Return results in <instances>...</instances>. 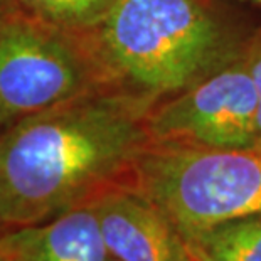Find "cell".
<instances>
[{
	"instance_id": "obj_1",
	"label": "cell",
	"mask_w": 261,
	"mask_h": 261,
	"mask_svg": "<svg viewBox=\"0 0 261 261\" xmlns=\"http://www.w3.org/2000/svg\"><path fill=\"white\" fill-rule=\"evenodd\" d=\"M157 98L103 88L0 132V216L5 227L47 223L125 187L150 143Z\"/></svg>"
},
{
	"instance_id": "obj_2",
	"label": "cell",
	"mask_w": 261,
	"mask_h": 261,
	"mask_svg": "<svg viewBox=\"0 0 261 261\" xmlns=\"http://www.w3.org/2000/svg\"><path fill=\"white\" fill-rule=\"evenodd\" d=\"M251 37L218 0H121L88 34L115 88L159 101L223 69Z\"/></svg>"
},
{
	"instance_id": "obj_3",
	"label": "cell",
	"mask_w": 261,
	"mask_h": 261,
	"mask_svg": "<svg viewBox=\"0 0 261 261\" xmlns=\"http://www.w3.org/2000/svg\"><path fill=\"white\" fill-rule=\"evenodd\" d=\"M126 189L153 204L184 238L261 214V145L223 148L150 142Z\"/></svg>"
},
{
	"instance_id": "obj_4",
	"label": "cell",
	"mask_w": 261,
	"mask_h": 261,
	"mask_svg": "<svg viewBox=\"0 0 261 261\" xmlns=\"http://www.w3.org/2000/svg\"><path fill=\"white\" fill-rule=\"evenodd\" d=\"M115 88L88 36L15 12L0 20L2 130L81 94Z\"/></svg>"
},
{
	"instance_id": "obj_5",
	"label": "cell",
	"mask_w": 261,
	"mask_h": 261,
	"mask_svg": "<svg viewBox=\"0 0 261 261\" xmlns=\"http://www.w3.org/2000/svg\"><path fill=\"white\" fill-rule=\"evenodd\" d=\"M256 110L246 47L223 69L155 103L147 116L150 142L223 148L259 145Z\"/></svg>"
},
{
	"instance_id": "obj_6",
	"label": "cell",
	"mask_w": 261,
	"mask_h": 261,
	"mask_svg": "<svg viewBox=\"0 0 261 261\" xmlns=\"http://www.w3.org/2000/svg\"><path fill=\"white\" fill-rule=\"evenodd\" d=\"M93 209L110 256L118 261H197L179 229L126 187L107 192Z\"/></svg>"
},
{
	"instance_id": "obj_7",
	"label": "cell",
	"mask_w": 261,
	"mask_h": 261,
	"mask_svg": "<svg viewBox=\"0 0 261 261\" xmlns=\"http://www.w3.org/2000/svg\"><path fill=\"white\" fill-rule=\"evenodd\" d=\"M5 238L31 261H107L110 258L93 205L61 214L47 223L9 229Z\"/></svg>"
},
{
	"instance_id": "obj_8",
	"label": "cell",
	"mask_w": 261,
	"mask_h": 261,
	"mask_svg": "<svg viewBox=\"0 0 261 261\" xmlns=\"http://www.w3.org/2000/svg\"><path fill=\"white\" fill-rule=\"evenodd\" d=\"M197 261H261V214L184 238Z\"/></svg>"
},
{
	"instance_id": "obj_9",
	"label": "cell",
	"mask_w": 261,
	"mask_h": 261,
	"mask_svg": "<svg viewBox=\"0 0 261 261\" xmlns=\"http://www.w3.org/2000/svg\"><path fill=\"white\" fill-rule=\"evenodd\" d=\"M121 0H14L17 12L74 34L88 36Z\"/></svg>"
},
{
	"instance_id": "obj_10",
	"label": "cell",
	"mask_w": 261,
	"mask_h": 261,
	"mask_svg": "<svg viewBox=\"0 0 261 261\" xmlns=\"http://www.w3.org/2000/svg\"><path fill=\"white\" fill-rule=\"evenodd\" d=\"M248 63L251 71L254 88L258 94V110H256V132L258 143L261 145V29L253 32L251 41L248 44Z\"/></svg>"
},
{
	"instance_id": "obj_11",
	"label": "cell",
	"mask_w": 261,
	"mask_h": 261,
	"mask_svg": "<svg viewBox=\"0 0 261 261\" xmlns=\"http://www.w3.org/2000/svg\"><path fill=\"white\" fill-rule=\"evenodd\" d=\"M15 256V251L10 246V243L5 238V232L0 234V261H10Z\"/></svg>"
},
{
	"instance_id": "obj_12",
	"label": "cell",
	"mask_w": 261,
	"mask_h": 261,
	"mask_svg": "<svg viewBox=\"0 0 261 261\" xmlns=\"http://www.w3.org/2000/svg\"><path fill=\"white\" fill-rule=\"evenodd\" d=\"M15 12H17V7H15L14 0H0V20Z\"/></svg>"
},
{
	"instance_id": "obj_13",
	"label": "cell",
	"mask_w": 261,
	"mask_h": 261,
	"mask_svg": "<svg viewBox=\"0 0 261 261\" xmlns=\"http://www.w3.org/2000/svg\"><path fill=\"white\" fill-rule=\"evenodd\" d=\"M10 261H31V259H27L25 256H22V254H17V253H15V256H14L12 259H10Z\"/></svg>"
},
{
	"instance_id": "obj_14",
	"label": "cell",
	"mask_w": 261,
	"mask_h": 261,
	"mask_svg": "<svg viewBox=\"0 0 261 261\" xmlns=\"http://www.w3.org/2000/svg\"><path fill=\"white\" fill-rule=\"evenodd\" d=\"M4 232H7V227H5L4 221H2V216H0V234H4Z\"/></svg>"
},
{
	"instance_id": "obj_15",
	"label": "cell",
	"mask_w": 261,
	"mask_h": 261,
	"mask_svg": "<svg viewBox=\"0 0 261 261\" xmlns=\"http://www.w3.org/2000/svg\"><path fill=\"white\" fill-rule=\"evenodd\" d=\"M107 261H118V259H115V258H112V256H110V258H108Z\"/></svg>"
},
{
	"instance_id": "obj_16",
	"label": "cell",
	"mask_w": 261,
	"mask_h": 261,
	"mask_svg": "<svg viewBox=\"0 0 261 261\" xmlns=\"http://www.w3.org/2000/svg\"><path fill=\"white\" fill-rule=\"evenodd\" d=\"M254 2H256V4H259V5H261V0H254Z\"/></svg>"
},
{
	"instance_id": "obj_17",
	"label": "cell",
	"mask_w": 261,
	"mask_h": 261,
	"mask_svg": "<svg viewBox=\"0 0 261 261\" xmlns=\"http://www.w3.org/2000/svg\"><path fill=\"white\" fill-rule=\"evenodd\" d=\"M0 132H2V123H0Z\"/></svg>"
}]
</instances>
